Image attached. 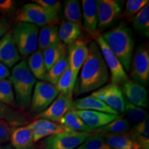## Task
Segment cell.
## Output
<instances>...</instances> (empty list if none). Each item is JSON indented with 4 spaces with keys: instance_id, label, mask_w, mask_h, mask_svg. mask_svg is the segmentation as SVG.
<instances>
[{
    "instance_id": "8992f818",
    "label": "cell",
    "mask_w": 149,
    "mask_h": 149,
    "mask_svg": "<svg viewBox=\"0 0 149 149\" xmlns=\"http://www.w3.org/2000/svg\"><path fill=\"white\" fill-rule=\"evenodd\" d=\"M93 134L67 130L46 137L40 145L42 149H74L88 139Z\"/></svg>"
},
{
    "instance_id": "5bb4252c",
    "label": "cell",
    "mask_w": 149,
    "mask_h": 149,
    "mask_svg": "<svg viewBox=\"0 0 149 149\" xmlns=\"http://www.w3.org/2000/svg\"><path fill=\"white\" fill-rule=\"evenodd\" d=\"M32 131L35 143L43 138L67 130L64 126L57 122H53L45 119H37L27 125Z\"/></svg>"
},
{
    "instance_id": "ffe728a7",
    "label": "cell",
    "mask_w": 149,
    "mask_h": 149,
    "mask_svg": "<svg viewBox=\"0 0 149 149\" xmlns=\"http://www.w3.org/2000/svg\"><path fill=\"white\" fill-rule=\"evenodd\" d=\"M72 110H78V111H94L102 113H108L115 115H119L116 112L112 110L103 102L94 97L89 95L84 97L78 98L73 100L71 106Z\"/></svg>"
},
{
    "instance_id": "f546056e",
    "label": "cell",
    "mask_w": 149,
    "mask_h": 149,
    "mask_svg": "<svg viewBox=\"0 0 149 149\" xmlns=\"http://www.w3.org/2000/svg\"><path fill=\"white\" fill-rule=\"evenodd\" d=\"M133 26L137 33L144 37L149 36V3L139 11L132 19Z\"/></svg>"
},
{
    "instance_id": "74e56055",
    "label": "cell",
    "mask_w": 149,
    "mask_h": 149,
    "mask_svg": "<svg viewBox=\"0 0 149 149\" xmlns=\"http://www.w3.org/2000/svg\"><path fill=\"white\" fill-rule=\"evenodd\" d=\"M13 128L4 120H0V144H6L10 140Z\"/></svg>"
},
{
    "instance_id": "ab89813d",
    "label": "cell",
    "mask_w": 149,
    "mask_h": 149,
    "mask_svg": "<svg viewBox=\"0 0 149 149\" xmlns=\"http://www.w3.org/2000/svg\"><path fill=\"white\" fill-rule=\"evenodd\" d=\"M16 2L13 0H0V14H8L14 10Z\"/></svg>"
},
{
    "instance_id": "d590c367",
    "label": "cell",
    "mask_w": 149,
    "mask_h": 149,
    "mask_svg": "<svg viewBox=\"0 0 149 149\" xmlns=\"http://www.w3.org/2000/svg\"><path fill=\"white\" fill-rule=\"evenodd\" d=\"M76 149H112L104 140L102 133H93Z\"/></svg>"
},
{
    "instance_id": "1f68e13d",
    "label": "cell",
    "mask_w": 149,
    "mask_h": 149,
    "mask_svg": "<svg viewBox=\"0 0 149 149\" xmlns=\"http://www.w3.org/2000/svg\"><path fill=\"white\" fill-rule=\"evenodd\" d=\"M130 124L126 119L119 117L107 125L94 130V133H126L129 130Z\"/></svg>"
},
{
    "instance_id": "83f0119b",
    "label": "cell",
    "mask_w": 149,
    "mask_h": 149,
    "mask_svg": "<svg viewBox=\"0 0 149 149\" xmlns=\"http://www.w3.org/2000/svg\"><path fill=\"white\" fill-rule=\"evenodd\" d=\"M58 26L57 25H46L39 31L38 49L43 51L48 46L59 42Z\"/></svg>"
},
{
    "instance_id": "4dcf8cb0",
    "label": "cell",
    "mask_w": 149,
    "mask_h": 149,
    "mask_svg": "<svg viewBox=\"0 0 149 149\" xmlns=\"http://www.w3.org/2000/svg\"><path fill=\"white\" fill-rule=\"evenodd\" d=\"M64 16L67 21L82 26V14L79 1L77 0H67L64 1Z\"/></svg>"
},
{
    "instance_id": "484cf974",
    "label": "cell",
    "mask_w": 149,
    "mask_h": 149,
    "mask_svg": "<svg viewBox=\"0 0 149 149\" xmlns=\"http://www.w3.org/2000/svg\"><path fill=\"white\" fill-rule=\"evenodd\" d=\"M28 67L35 79L44 81L47 73L42 51L37 49L29 56L27 63Z\"/></svg>"
},
{
    "instance_id": "f35d334b",
    "label": "cell",
    "mask_w": 149,
    "mask_h": 149,
    "mask_svg": "<svg viewBox=\"0 0 149 149\" xmlns=\"http://www.w3.org/2000/svg\"><path fill=\"white\" fill-rule=\"evenodd\" d=\"M32 2L57 13H59L61 8V1L58 0H33Z\"/></svg>"
},
{
    "instance_id": "4fadbf2b",
    "label": "cell",
    "mask_w": 149,
    "mask_h": 149,
    "mask_svg": "<svg viewBox=\"0 0 149 149\" xmlns=\"http://www.w3.org/2000/svg\"><path fill=\"white\" fill-rule=\"evenodd\" d=\"M68 51L69 68L72 72L74 82L76 84L79 70L88 56V47L87 46L86 42L78 39L68 46Z\"/></svg>"
},
{
    "instance_id": "7a4b0ae2",
    "label": "cell",
    "mask_w": 149,
    "mask_h": 149,
    "mask_svg": "<svg viewBox=\"0 0 149 149\" xmlns=\"http://www.w3.org/2000/svg\"><path fill=\"white\" fill-rule=\"evenodd\" d=\"M101 35L125 71L129 72L135 46L133 35L130 28L124 22H120L111 31Z\"/></svg>"
},
{
    "instance_id": "ba28073f",
    "label": "cell",
    "mask_w": 149,
    "mask_h": 149,
    "mask_svg": "<svg viewBox=\"0 0 149 149\" xmlns=\"http://www.w3.org/2000/svg\"><path fill=\"white\" fill-rule=\"evenodd\" d=\"M59 94L58 91L54 85L44 81H37L30 104L31 112L37 115L45 111Z\"/></svg>"
},
{
    "instance_id": "8fae6325",
    "label": "cell",
    "mask_w": 149,
    "mask_h": 149,
    "mask_svg": "<svg viewBox=\"0 0 149 149\" xmlns=\"http://www.w3.org/2000/svg\"><path fill=\"white\" fill-rule=\"evenodd\" d=\"M123 1L117 0H100L97 3V27L105 29L120 16Z\"/></svg>"
},
{
    "instance_id": "d4e9b609",
    "label": "cell",
    "mask_w": 149,
    "mask_h": 149,
    "mask_svg": "<svg viewBox=\"0 0 149 149\" xmlns=\"http://www.w3.org/2000/svg\"><path fill=\"white\" fill-rule=\"evenodd\" d=\"M59 123L64 126L67 130L87 133H94V130L91 129L86 125L74 110L70 109L67 112Z\"/></svg>"
},
{
    "instance_id": "7402d4cb",
    "label": "cell",
    "mask_w": 149,
    "mask_h": 149,
    "mask_svg": "<svg viewBox=\"0 0 149 149\" xmlns=\"http://www.w3.org/2000/svg\"><path fill=\"white\" fill-rule=\"evenodd\" d=\"M81 34V28L77 24L67 21L66 19L61 22L58 28L59 39L65 45H70L79 39Z\"/></svg>"
},
{
    "instance_id": "52a82bcc",
    "label": "cell",
    "mask_w": 149,
    "mask_h": 149,
    "mask_svg": "<svg viewBox=\"0 0 149 149\" xmlns=\"http://www.w3.org/2000/svg\"><path fill=\"white\" fill-rule=\"evenodd\" d=\"M95 40L103 56L108 69L110 70L111 83L120 86L130 80L124 67L115 54L110 49L109 46L102 37V35L99 34L97 35Z\"/></svg>"
},
{
    "instance_id": "f1b7e54d",
    "label": "cell",
    "mask_w": 149,
    "mask_h": 149,
    "mask_svg": "<svg viewBox=\"0 0 149 149\" xmlns=\"http://www.w3.org/2000/svg\"><path fill=\"white\" fill-rule=\"evenodd\" d=\"M69 68V61L67 54L64 55L47 71L46 81L55 86L61 76Z\"/></svg>"
},
{
    "instance_id": "603a6c76",
    "label": "cell",
    "mask_w": 149,
    "mask_h": 149,
    "mask_svg": "<svg viewBox=\"0 0 149 149\" xmlns=\"http://www.w3.org/2000/svg\"><path fill=\"white\" fill-rule=\"evenodd\" d=\"M0 120H4L13 128L27 124V117L22 112L13 109L12 107L0 102Z\"/></svg>"
},
{
    "instance_id": "5b68a950",
    "label": "cell",
    "mask_w": 149,
    "mask_h": 149,
    "mask_svg": "<svg viewBox=\"0 0 149 149\" xmlns=\"http://www.w3.org/2000/svg\"><path fill=\"white\" fill-rule=\"evenodd\" d=\"M12 31L13 38L19 53L24 57H29L38 48L39 27L36 25L18 22Z\"/></svg>"
},
{
    "instance_id": "8d00e7d4",
    "label": "cell",
    "mask_w": 149,
    "mask_h": 149,
    "mask_svg": "<svg viewBox=\"0 0 149 149\" xmlns=\"http://www.w3.org/2000/svg\"><path fill=\"white\" fill-rule=\"evenodd\" d=\"M148 2V0H128L126 3L124 17L128 21H132L134 17Z\"/></svg>"
},
{
    "instance_id": "44dd1931",
    "label": "cell",
    "mask_w": 149,
    "mask_h": 149,
    "mask_svg": "<svg viewBox=\"0 0 149 149\" xmlns=\"http://www.w3.org/2000/svg\"><path fill=\"white\" fill-rule=\"evenodd\" d=\"M102 134L106 143L112 149H139L130 138L128 132L126 133Z\"/></svg>"
},
{
    "instance_id": "9a60e30c",
    "label": "cell",
    "mask_w": 149,
    "mask_h": 149,
    "mask_svg": "<svg viewBox=\"0 0 149 149\" xmlns=\"http://www.w3.org/2000/svg\"><path fill=\"white\" fill-rule=\"evenodd\" d=\"M21 57L13 38L12 31L6 33L0 39V63L13 68L19 63Z\"/></svg>"
},
{
    "instance_id": "7c38bea8",
    "label": "cell",
    "mask_w": 149,
    "mask_h": 149,
    "mask_svg": "<svg viewBox=\"0 0 149 149\" xmlns=\"http://www.w3.org/2000/svg\"><path fill=\"white\" fill-rule=\"evenodd\" d=\"M72 101V95L59 94L51 105L45 111L36 115L35 118L45 119L59 123L64 115L71 109Z\"/></svg>"
},
{
    "instance_id": "7bdbcfd3",
    "label": "cell",
    "mask_w": 149,
    "mask_h": 149,
    "mask_svg": "<svg viewBox=\"0 0 149 149\" xmlns=\"http://www.w3.org/2000/svg\"><path fill=\"white\" fill-rule=\"evenodd\" d=\"M0 149H13L11 145L0 144Z\"/></svg>"
},
{
    "instance_id": "d6986e66",
    "label": "cell",
    "mask_w": 149,
    "mask_h": 149,
    "mask_svg": "<svg viewBox=\"0 0 149 149\" xmlns=\"http://www.w3.org/2000/svg\"><path fill=\"white\" fill-rule=\"evenodd\" d=\"M10 140L13 149H36L37 148L32 131L27 126L13 128Z\"/></svg>"
},
{
    "instance_id": "3957f363",
    "label": "cell",
    "mask_w": 149,
    "mask_h": 149,
    "mask_svg": "<svg viewBox=\"0 0 149 149\" xmlns=\"http://www.w3.org/2000/svg\"><path fill=\"white\" fill-rule=\"evenodd\" d=\"M9 78L12 83L16 104L22 108L30 107L33 91L37 81L29 70L26 60L23 59L13 67Z\"/></svg>"
},
{
    "instance_id": "e575fe53",
    "label": "cell",
    "mask_w": 149,
    "mask_h": 149,
    "mask_svg": "<svg viewBox=\"0 0 149 149\" xmlns=\"http://www.w3.org/2000/svg\"><path fill=\"white\" fill-rule=\"evenodd\" d=\"M125 113L128 122L139 123L148 119V113L142 108L136 107L125 100Z\"/></svg>"
},
{
    "instance_id": "b9f144b4",
    "label": "cell",
    "mask_w": 149,
    "mask_h": 149,
    "mask_svg": "<svg viewBox=\"0 0 149 149\" xmlns=\"http://www.w3.org/2000/svg\"><path fill=\"white\" fill-rule=\"evenodd\" d=\"M10 71L9 68L4 64L0 63V80L6 79L10 77Z\"/></svg>"
},
{
    "instance_id": "e0dca14e",
    "label": "cell",
    "mask_w": 149,
    "mask_h": 149,
    "mask_svg": "<svg viewBox=\"0 0 149 149\" xmlns=\"http://www.w3.org/2000/svg\"><path fill=\"white\" fill-rule=\"evenodd\" d=\"M84 123L91 129L95 130L107 125L112 121L118 118L120 115H115L94 111H78L74 110Z\"/></svg>"
},
{
    "instance_id": "4316f807",
    "label": "cell",
    "mask_w": 149,
    "mask_h": 149,
    "mask_svg": "<svg viewBox=\"0 0 149 149\" xmlns=\"http://www.w3.org/2000/svg\"><path fill=\"white\" fill-rule=\"evenodd\" d=\"M44 63L47 71L55 63L66 54V45L59 41L53 45L48 46L42 51Z\"/></svg>"
},
{
    "instance_id": "9c48e42d",
    "label": "cell",
    "mask_w": 149,
    "mask_h": 149,
    "mask_svg": "<svg viewBox=\"0 0 149 149\" xmlns=\"http://www.w3.org/2000/svg\"><path fill=\"white\" fill-rule=\"evenodd\" d=\"M130 76L133 81L141 86L149 81V51L146 44H140L136 49L130 68Z\"/></svg>"
},
{
    "instance_id": "277c9868",
    "label": "cell",
    "mask_w": 149,
    "mask_h": 149,
    "mask_svg": "<svg viewBox=\"0 0 149 149\" xmlns=\"http://www.w3.org/2000/svg\"><path fill=\"white\" fill-rule=\"evenodd\" d=\"M14 20L16 23L23 22L42 27L57 25L59 22V13L44 8L37 3H29L17 10Z\"/></svg>"
},
{
    "instance_id": "6da1fadb",
    "label": "cell",
    "mask_w": 149,
    "mask_h": 149,
    "mask_svg": "<svg viewBox=\"0 0 149 149\" xmlns=\"http://www.w3.org/2000/svg\"><path fill=\"white\" fill-rule=\"evenodd\" d=\"M109 71L96 42H91L88 46L86 59L81 67L79 82L74 92L79 96L95 91L108 83Z\"/></svg>"
},
{
    "instance_id": "ac0fdd59",
    "label": "cell",
    "mask_w": 149,
    "mask_h": 149,
    "mask_svg": "<svg viewBox=\"0 0 149 149\" xmlns=\"http://www.w3.org/2000/svg\"><path fill=\"white\" fill-rule=\"evenodd\" d=\"M97 3L96 0H83L82 15L84 24L83 26L85 31L91 35H98L97 31Z\"/></svg>"
},
{
    "instance_id": "836d02e7",
    "label": "cell",
    "mask_w": 149,
    "mask_h": 149,
    "mask_svg": "<svg viewBox=\"0 0 149 149\" xmlns=\"http://www.w3.org/2000/svg\"><path fill=\"white\" fill-rule=\"evenodd\" d=\"M0 102L10 107L15 106L14 91L10 79L0 80Z\"/></svg>"
},
{
    "instance_id": "cb8c5ba5",
    "label": "cell",
    "mask_w": 149,
    "mask_h": 149,
    "mask_svg": "<svg viewBox=\"0 0 149 149\" xmlns=\"http://www.w3.org/2000/svg\"><path fill=\"white\" fill-rule=\"evenodd\" d=\"M130 138L139 146V149H149L148 119L137 123L128 132Z\"/></svg>"
},
{
    "instance_id": "30bf717a",
    "label": "cell",
    "mask_w": 149,
    "mask_h": 149,
    "mask_svg": "<svg viewBox=\"0 0 149 149\" xmlns=\"http://www.w3.org/2000/svg\"><path fill=\"white\" fill-rule=\"evenodd\" d=\"M91 95L101 100L118 115L125 113V98L120 86L108 84L93 91Z\"/></svg>"
},
{
    "instance_id": "d6a6232c",
    "label": "cell",
    "mask_w": 149,
    "mask_h": 149,
    "mask_svg": "<svg viewBox=\"0 0 149 149\" xmlns=\"http://www.w3.org/2000/svg\"><path fill=\"white\" fill-rule=\"evenodd\" d=\"M55 86L59 94L72 95L75 84L73 81L72 74L70 68H68L66 71L61 76Z\"/></svg>"
},
{
    "instance_id": "2e32d148",
    "label": "cell",
    "mask_w": 149,
    "mask_h": 149,
    "mask_svg": "<svg viewBox=\"0 0 149 149\" xmlns=\"http://www.w3.org/2000/svg\"><path fill=\"white\" fill-rule=\"evenodd\" d=\"M121 86L123 95L128 102L140 108L148 107V91L144 86L131 80H128Z\"/></svg>"
},
{
    "instance_id": "60d3db41",
    "label": "cell",
    "mask_w": 149,
    "mask_h": 149,
    "mask_svg": "<svg viewBox=\"0 0 149 149\" xmlns=\"http://www.w3.org/2000/svg\"><path fill=\"white\" fill-rule=\"evenodd\" d=\"M10 29V24L6 19L4 17L0 18V39L8 32Z\"/></svg>"
}]
</instances>
